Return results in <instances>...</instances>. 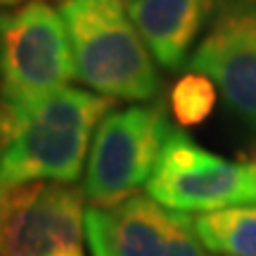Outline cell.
<instances>
[{
	"label": "cell",
	"instance_id": "obj_1",
	"mask_svg": "<svg viewBox=\"0 0 256 256\" xmlns=\"http://www.w3.org/2000/svg\"><path fill=\"white\" fill-rule=\"evenodd\" d=\"M114 100L66 86L14 119L0 152V190L26 183H78L102 116Z\"/></svg>",
	"mask_w": 256,
	"mask_h": 256
},
{
	"label": "cell",
	"instance_id": "obj_2",
	"mask_svg": "<svg viewBox=\"0 0 256 256\" xmlns=\"http://www.w3.org/2000/svg\"><path fill=\"white\" fill-rule=\"evenodd\" d=\"M60 12L83 86L112 100L159 98L156 60L121 0H62Z\"/></svg>",
	"mask_w": 256,
	"mask_h": 256
},
{
	"label": "cell",
	"instance_id": "obj_3",
	"mask_svg": "<svg viewBox=\"0 0 256 256\" xmlns=\"http://www.w3.org/2000/svg\"><path fill=\"white\" fill-rule=\"evenodd\" d=\"M78 78L72 40L52 0L0 14V98L19 119Z\"/></svg>",
	"mask_w": 256,
	"mask_h": 256
},
{
	"label": "cell",
	"instance_id": "obj_4",
	"mask_svg": "<svg viewBox=\"0 0 256 256\" xmlns=\"http://www.w3.org/2000/svg\"><path fill=\"white\" fill-rule=\"evenodd\" d=\"M171 121L162 102L110 110L95 130L83 176L90 206H112L150 183L162 156Z\"/></svg>",
	"mask_w": 256,
	"mask_h": 256
},
{
	"label": "cell",
	"instance_id": "obj_5",
	"mask_svg": "<svg viewBox=\"0 0 256 256\" xmlns=\"http://www.w3.org/2000/svg\"><path fill=\"white\" fill-rule=\"evenodd\" d=\"M145 192L180 214L256 204V162L209 152L188 133L171 130Z\"/></svg>",
	"mask_w": 256,
	"mask_h": 256
},
{
	"label": "cell",
	"instance_id": "obj_6",
	"mask_svg": "<svg viewBox=\"0 0 256 256\" xmlns=\"http://www.w3.org/2000/svg\"><path fill=\"white\" fill-rule=\"evenodd\" d=\"M86 194L76 183H26L0 200L2 256H88Z\"/></svg>",
	"mask_w": 256,
	"mask_h": 256
},
{
	"label": "cell",
	"instance_id": "obj_7",
	"mask_svg": "<svg viewBox=\"0 0 256 256\" xmlns=\"http://www.w3.org/2000/svg\"><path fill=\"white\" fill-rule=\"evenodd\" d=\"M90 256H209L190 216L166 209L150 194L112 206H86Z\"/></svg>",
	"mask_w": 256,
	"mask_h": 256
},
{
	"label": "cell",
	"instance_id": "obj_8",
	"mask_svg": "<svg viewBox=\"0 0 256 256\" xmlns=\"http://www.w3.org/2000/svg\"><path fill=\"white\" fill-rule=\"evenodd\" d=\"M188 64L216 83L223 102L256 136V0H218Z\"/></svg>",
	"mask_w": 256,
	"mask_h": 256
},
{
	"label": "cell",
	"instance_id": "obj_9",
	"mask_svg": "<svg viewBox=\"0 0 256 256\" xmlns=\"http://www.w3.org/2000/svg\"><path fill=\"white\" fill-rule=\"evenodd\" d=\"M218 0H128V14L162 69L178 72L211 22Z\"/></svg>",
	"mask_w": 256,
	"mask_h": 256
},
{
	"label": "cell",
	"instance_id": "obj_10",
	"mask_svg": "<svg viewBox=\"0 0 256 256\" xmlns=\"http://www.w3.org/2000/svg\"><path fill=\"white\" fill-rule=\"evenodd\" d=\"M192 226L211 254L256 256V204L197 214Z\"/></svg>",
	"mask_w": 256,
	"mask_h": 256
},
{
	"label": "cell",
	"instance_id": "obj_11",
	"mask_svg": "<svg viewBox=\"0 0 256 256\" xmlns=\"http://www.w3.org/2000/svg\"><path fill=\"white\" fill-rule=\"evenodd\" d=\"M216 83L200 72H188L171 88V114L180 126H200L216 104Z\"/></svg>",
	"mask_w": 256,
	"mask_h": 256
},
{
	"label": "cell",
	"instance_id": "obj_12",
	"mask_svg": "<svg viewBox=\"0 0 256 256\" xmlns=\"http://www.w3.org/2000/svg\"><path fill=\"white\" fill-rule=\"evenodd\" d=\"M12 128H14V119H12V112L8 110V104L0 98V147L5 145L12 136Z\"/></svg>",
	"mask_w": 256,
	"mask_h": 256
},
{
	"label": "cell",
	"instance_id": "obj_13",
	"mask_svg": "<svg viewBox=\"0 0 256 256\" xmlns=\"http://www.w3.org/2000/svg\"><path fill=\"white\" fill-rule=\"evenodd\" d=\"M26 2H31V0H0V8H22Z\"/></svg>",
	"mask_w": 256,
	"mask_h": 256
},
{
	"label": "cell",
	"instance_id": "obj_14",
	"mask_svg": "<svg viewBox=\"0 0 256 256\" xmlns=\"http://www.w3.org/2000/svg\"><path fill=\"white\" fill-rule=\"evenodd\" d=\"M2 192H5V190H0V200H2ZM0 256H2V254H0Z\"/></svg>",
	"mask_w": 256,
	"mask_h": 256
}]
</instances>
